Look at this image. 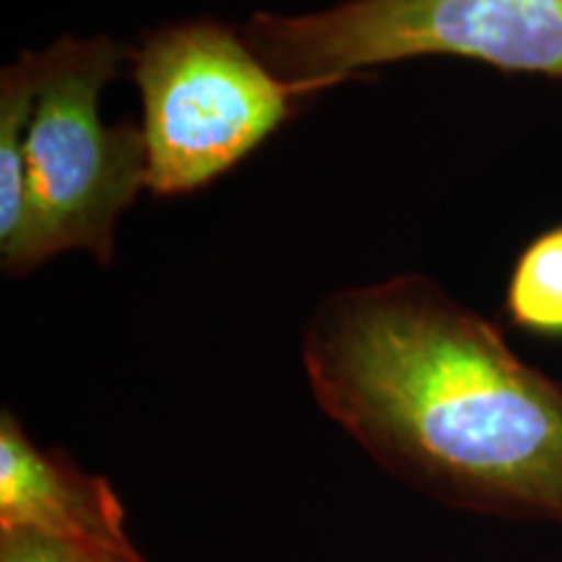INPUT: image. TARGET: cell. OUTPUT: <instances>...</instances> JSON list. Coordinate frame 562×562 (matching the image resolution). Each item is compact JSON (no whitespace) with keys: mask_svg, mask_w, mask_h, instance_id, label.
<instances>
[{"mask_svg":"<svg viewBox=\"0 0 562 562\" xmlns=\"http://www.w3.org/2000/svg\"><path fill=\"white\" fill-rule=\"evenodd\" d=\"M79 547L30 531H0V562H87Z\"/></svg>","mask_w":562,"mask_h":562,"instance_id":"obj_8","label":"cell"},{"mask_svg":"<svg viewBox=\"0 0 562 562\" xmlns=\"http://www.w3.org/2000/svg\"><path fill=\"white\" fill-rule=\"evenodd\" d=\"M505 313L526 334L562 339V224L518 252L505 290Z\"/></svg>","mask_w":562,"mask_h":562,"instance_id":"obj_7","label":"cell"},{"mask_svg":"<svg viewBox=\"0 0 562 562\" xmlns=\"http://www.w3.org/2000/svg\"><path fill=\"white\" fill-rule=\"evenodd\" d=\"M128 47L104 37L66 34L32 53L34 104L24 133V186L34 269L60 250L81 248L110 263L115 224L146 186L140 125H104V83L131 60Z\"/></svg>","mask_w":562,"mask_h":562,"instance_id":"obj_4","label":"cell"},{"mask_svg":"<svg viewBox=\"0 0 562 562\" xmlns=\"http://www.w3.org/2000/svg\"><path fill=\"white\" fill-rule=\"evenodd\" d=\"M0 531L40 533L83 552L133 544L115 487L32 442L9 409L0 414Z\"/></svg>","mask_w":562,"mask_h":562,"instance_id":"obj_5","label":"cell"},{"mask_svg":"<svg viewBox=\"0 0 562 562\" xmlns=\"http://www.w3.org/2000/svg\"><path fill=\"white\" fill-rule=\"evenodd\" d=\"M131 60L144 108L146 188L157 195L220 180L292 121L302 100L331 89L279 79L243 34L214 19L161 26Z\"/></svg>","mask_w":562,"mask_h":562,"instance_id":"obj_2","label":"cell"},{"mask_svg":"<svg viewBox=\"0 0 562 562\" xmlns=\"http://www.w3.org/2000/svg\"><path fill=\"white\" fill-rule=\"evenodd\" d=\"M243 40L284 81L336 87L362 68L435 55L562 81V0H349L302 16L258 11Z\"/></svg>","mask_w":562,"mask_h":562,"instance_id":"obj_3","label":"cell"},{"mask_svg":"<svg viewBox=\"0 0 562 562\" xmlns=\"http://www.w3.org/2000/svg\"><path fill=\"white\" fill-rule=\"evenodd\" d=\"M315 402L453 508L562 526V383L417 273L328 294L302 336Z\"/></svg>","mask_w":562,"mask_h":562,"instance_id":"obj_1","label":"cell"},{"mask_svg":"<svg viewBox=\"0 0 562 562\" xmlns=\"http://www.w3.org/2000/svg\"><path fill=\"white\" fill-rule=\"evenodd\" d=\"M34 104V60L21 53L0 74V263L24 277L32 263V222L24 186V133Z\"/></svg>","mask_w":562,"mask_h":562,"instance_id":"obj_6","label":"cell"},{"mask_svg":"<svg viewBox=\"0 0 562 562\" xmlns=\"http://www.w3.org/2000/svg\"><path fill=\"white\" fill-rule=\"evenodd\" d=\"M87 562H146L136 544L117 547V550H97L87 554Z\"/></svg>","mask_w":562,"mask_h":562,"instance_id":"obj_9","label":"cell"}]
</instances>
